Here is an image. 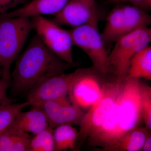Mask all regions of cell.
<instances>
[{
  "mask_svg": "<svg viewBox=\"0 0 151 151\" xmlns=\"http://www.w3.org/2000/svg\"><path fill=\"white\" fill-rule=\"evenodd\" d=\"M1 59H0V77H1Z\"/></svg>",
  "mask_w": 151,
  "mask_h": 151,
  "instance_id": "obj_27",
  "label": "cell"
},
{
  "mask_svg": "<svg viewBox=\"0 0 151 151\" xmlns=\"http://www.w3.org/2000/svg\"><path fill=\"white\" fill-rule=\"evenodd\" d=\"M128 76L151 79V47H146L133 57L130 62Z\"/></svg>",
  "mask_w": 151,
  "mask_h": 151,
  "instance_id": "obj_17",
  "label": "cell"
},
{
  "mask_svg": "<svg viewBox=\"0 0 151 151\" xmlns=\"http://www.w3.org/2000/svg\"><path fill=\"white\" fill-rule=\"evenodd\" d=\"M98 12L86 23L69 30L73 45L85 52L93 68L102 75L111 73L109 53L98 29Z\"/></svg>",
  "mask_w": 151,
  "mask_h": 151,
  "instance_id": "obj_4",
  "label": "cell"
},
{
  "mask_svg": "<svg viewBox=\"0 0 151 151\" xmlns=\"http://www.w3.org/2000/svg\"><path fill=\"white\" fill-rule=\"evenodd\" d=\"M45 103L41 108L45 113L49 127L54 129L63 124L79 125L85 113L69 96Z\"/></svg>",
  "mask_w": 151,
  "mask_h": 151,
  "instance_id": "obj_9",
  "label": "cell"
},
{
  "mask_svg": "<svg viewBox=\"0 0 151 151\" xmlns=\"http://www.w3.org/2000/svg\"><path fill=\"white\" fill-rule=\"evenodd\" d=\"M29 105L30 104L27 101L18 104L12 103L0 109V135L11 128L18 114Z\"/></svg>",
  "mask_w": 151,
  "mask_h": 151,
  "instance_id": "obj_19",
  "label": "cell"
},
{
  "mask_svg": "<svg viewBox=\"0 0 151 151\" xmlns=\"http://www.w3.org/2000/svg\"><path fill=\"white\" fill-rule=\"evenodd\" d=\"M140 103L142 119L146 129H151V88L147 84H139Z\"/></svg>",
  "mask_w": 151,
  "mask_h": 151,
  "instance_id": "obj_21",
  "label": "cell"
},
{
  "mask_svg": "<svg viewBox=\"0 0 151 151\" xmlns=\"http://www.w3.org/2000/svg\"><path fill=\"white\" fill-rule=\"evenodd\" d=\"M128 20L123 5L117 6L110 12L101 33L105 45L115 43L123 36L129 33Z\"/></svg>",
  "mask_w": 151,
  "mask_h": 151,
  "instance_id": "obj_13",
  "label": "cell"
},
{
  "mask_svg": "<svg viewBox=\"0 0 151 151\" xmlns=\"http://www.w3.org/2000/svg\"><path fill=\"white\" fill-rule=\"evenodd\" d=\"M139 78L127 76L123 79L119 96L103 124L87 138L89 145L105 151L142 119Z\"/></svg>",
  "mask_w": 151,
  "mask_h": 151,
  "instance_id": "obj_1",
  "label": "cell"
},
{
  "mask_svg": "<svg viewBox=\"0 0 151 151\" xmlns=\"http://www.w3.org/2000/svg\"><path fill=\"white\" fill-rule=\"evenodd\" d=\"M122 80L116 78L103 84L100 96L79 124L78 137L81 139H87L103 124L118 98Z\"/></svg>",
  "mask_w": 151,
  "mask_h": 151,
  "instance_id": "obj_8",
  "label": "cell"
},
{
  "mask_svg": "<svg viewBox=\"0 0 151 151\" xmlns=\"http://www.w3.org/2000/svg\"><path fill=\"white\" fill-rule=\"evenodd\" d=\"M97 12L95 0H69L52 20L73 28L86 23Z\"/></svg>",
  "mask_w": 151,
  "mask_h": 151,
  "instance_id": "obj_10",
  "label": "cell"
},
{
  "mask_svg": "<svg viewBox=\"0 0 151 151\" xmlns=\"http://www.w3.org/2000/svg\"><path fill=\"white\" fill-rule=\"evenodd\" d=\"M70 124H63L53 130L55 151L74 150L78 137V132Z\"/></svg>",
  "mask_w": 151,
  "mask_h": 151,
  "instance_id": "obj_18",
  "label": "cell"
},
{
  "mask_svg": "<svg viewBox=\"0 0 151 151\" xmlns=\"http://www.w3.org/2000/svg\"><path fill=\"white\" fill-rule=\"evenodd\" d=\"M141 151H151V133H150L146 139L142 147Z\"/></svg>",
  "mask_w": 151,
  "mask_h": 151,
  "instance_id": "obj_25",
  "label": "cell"
},
{
  "mask_svg": "<svg viewBox=\"0 0 151 151\" xmlns=\"http://www.w3.org/2000/svg\"><path fill=\"white\" fill-rule=\"evenodd\" d=\"M9 86L10 81L0 78V109L12 103V100L7 95V91Z\"/></svg>",
  "mask_w": 151,
  "mask_h": 151,
  "instance_id": "obj_22",
  "label": "cell"
},
{
  "mask_svg": "<svg viewBox=\"0 0 151 151\" xmlns=\"http://www.w3.org/2000/svg\"><path fill=\"white\" fill-rule=\"evenodd\" d=\"M100 81L94 70L88 69L76 82L68 95L80 108L85 105L91 107L100 96L102 86Z\"/></svg>",
  "mask_w": 151,
  "mask_h": 151,
  "instance_id": "obj_11",
  "label": "cell"
},
{
  "mask_svg": "<svg viewBox=\"0 0 151 151\" xmlns=\"http://www.w3.org/2000/svg\"><path fill=\"white\" fill-rule=\"evenodd\" d=\"M109 1L115 3L124 2V0H108Z\"/></svg>",
  "mask_w": 151,
  "mask_h": 151,
  "instance_id": "obj_26",
  "label": "cell"
},
{
  "mask_svg": "<svg viewBox=\"0 0 151 151\" xmlns=\"http://www.w3.org/2000/svg\"><path fill=\"white\" fill-rule=\"evenodd\" d=\"M53 129L48 127L31 138L29 143V151H55Z\"/></svg>",
  "mask_w": 151,
  "mask_h": 151,
  "instance_id": "obj_20",
  "label": "cell"
},
{
  "mask_svg": "<svg viewBox=\"0 0 151 151\" xmlns=\"http://www.w3.org/2000/svg\"><path fill=\"white\" fill-rule=\"evenodd\" d=\"M33 29L28 18L0 17L1 78L11 82V68Z\"/></svg>",
  "mask_w": 151,
  "mask_h": 151,
  "instance_id": "obj_3",
  "label": "cell"
},
{
  "mask_svg": "<svg viewBox=\"0 0 151 151\" xmlns=\"http://www.w3.org/2000/svg\"><path fill=\"white\" fill-rule=\"evenodd\" d=\"M69 0H32L14 10L2 14L1 17L32 18L44 15H55L64 7Z\"/></svg>",
  "mask_w": 151,
  "mask_h": 151,
  "instance_id": "obj_12",
  "label": "cell"
},
{
  "mask_svg": "<svg viewBox=\"0 0 151 151\" xmlns=\"http://www.w3.org/2000/svg\"><path fill=\"white\" fill-rule=\"evenodd\" d=\"M12 127L35 135L49 127L47 118L42 108H34L18 114Z\"/></svg>",
  "mask_w": 151,
  "mask_h": 151,
  "instance_id": "obj_14",
  "label": "cell"
},
{
  "mask_svg": "<svg viewBox=\"0 0 151 151\" xmlns=\"http://www.w3.org/2000/svg\"><path fill=\"white\" fill-rule=\"evenodd\" d=\"M151 41V28L146 27L123 36L115 42L108 58L111 73L116 79L123 80L128 76L132 58Z\"/></svg>",
  "mask_w": 151,
  "mask_h": 151,
  "instance_id": "obj_5",
  "label": "cell"
},
{
  "mask_svg": "<svg viewBox=\"0 0 151 151\" xmlns=\"http://www.w3.org/2000/svg\"><path fill=\"white\" fill-rule=\"evenodd\" d=\"M124 2H128L132 5L146 11L151 8V0H124Z\"/></svg>",
  "mask_w": 151,
  "mask_h": 151,
  "instance_id": "obj_24",
  "label": "cell"
},
{
  "mask_svg": "<svg viewBox=\"0 0 151 151\" xmlns=\"http://www.w3.org/2000/svg\"><path fill=\"white\" fill-rule=\"evenodd\" d=\"M58 58L36 35L18 58L11 74L10 85L16 93H22L47 78L76 66Z\"/></svg>",
  "mask_w": 151,
  "mask_h": 151,
  "instance_id": "obj_2",
  "label": "cell"
},
{
  "mask_svg": "<svg viewBox=\"0 0 151 151\" xmlns=\"http://www.w3.org/2000/svg\"><path fill=\"white\" fill-rule=\"evenodd\" d=\"M79 68L72 73H63L47 78L30 89L27 102L34 108H41L45 103L69 95L73 85L88 70Z\"/></svg>",
  "mask_w": 151,
  "mask_h": 151,
  "instance_id": "obj_6",
  "label": "cell"
},
{
  "mask_svg": "<svg viewBox=\"0 0 151 151\" xmlns=\"http://www.w3.org/2000/svg\"><path fill=\"white\" fill-rule=\"evenodd\" d=\"M29 133L11 127L0 135V151H29Z\"/></svg>",
  "mask_w": 151,
  "mask_h": 151,
  "instance_id": "obj_16",
  "label": "cell"
},
{
  "mask_svg": "<svg viewBox=\"0 0 151 151\" xmlns=\"http://www.w3.org/2000/svg\"><path fill=\"white\" fill-rule=\"evenodd\" d=\"M33 29L42 41L58 58L73 64V46L70 31L62 28L55 22L43 16L32 18Z\"/></svg>",
  "mask_w": 151,
  "mask_h": 151,
  "instance_id": "obj_7",
  "label": "cell"
},
{
  "mask_svg": "<svg viewBox=\"0 0 151 151\" xmlns=\"http://www.w3.org/2000/svg\"><path fill=\"white\" fill-rule=\"evenodd\" d=\"M150 131L146 127H138L126 133L106 151H141Z\"/></svg>",
  "mask_w": 151,
  "mask_h": 151,
  "instance_id": "obj_15",
  "label": "cell"
},
{
  "mask_svg": "<svg viewBox=\"0 0 151 151\" xmlns=\"http://www.w3.org/2000/svg\"><path fill=\"white\" fill-rule=\"evenodd\" d=\"M25 0H0V12L2 14L17 6L24 4Z\"/></svg>",
  "mask_w": 151,
  "mask_h": 151,
  "instance_id": "obj_23",
  "label": "cell"
}]
</instances>
